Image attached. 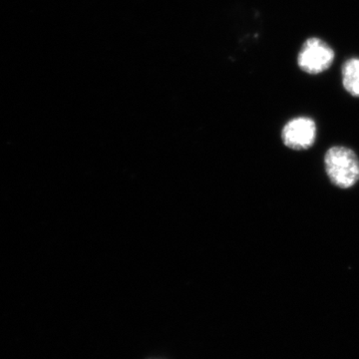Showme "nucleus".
Returning a JSON list of instances; mask_svg holds the SVG:
<instances>
[{
  "instance_id": "nucleus-1",
  "label": "nucleus",
  "mask_w": 359,
  "mask_h": 359,
  "mask_svg": "<svg viewBox=\"0 0 359 359\" xmlns=\"http://www.w3.org/2000/svg\"><path fill=\"white\" fill-rule=\"evenodd\" d=\"M328 179L340 189H349L359 181V160L351 149L334 146L325 156Z\"/></svg>"
},
{
  "instance_id": "nucleus-2",
  "label": "nucleus",
  "mask_w": 359,
  "mask_h": 359,
  "mask_svg": "<svg viewBox=\"0 0 359 359\" xmlns=\"http://www.w3.org/2000/svg\"><path fill=\"white\" fill-rule=\"evenodd\" d=\"M334 49L318 37L306 39L297 55V65L304 72L316 75L327 71L334 63Z\"/></svg>"
},
{
  "instance_id": "nucleus-3",
  "label": "nucleus",
  "mask_w": 359,
  "mask_h": 359,
  "mask_svg": "<svg viewBox=\"0 0 359 359\" xmlns=\"http://www.w3.org/2000/svg\"><path fill=\"white\" fill-rule=\"evenodd\" d=\"M316 124L311 118L297 117L285 125L282 131L283 144L292 150H308L316 139Z\"/></svg>"
},
{
  "instance_id": "nucleus-4",
  "label": "nucleus",
  "mask_w": 359,
  "mask_h": 359,
  "mask_svg": "<svg viewBox=\"0 0 359 359\" xmlns=\"http://www.w3.org/2000/svg\"><path fill=\"white\" fill-rule=\"evenodd\" d=\"M342 85L351 96L359 97V58L344 62L341 70Z\"/></svg>"
}]
</instances>
